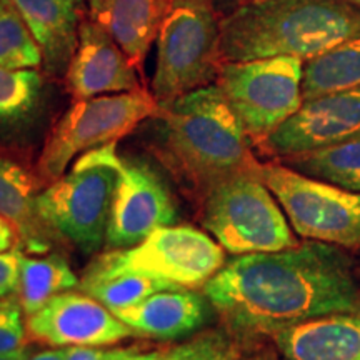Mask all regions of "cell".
<instances>
[{"mask_svg": "<svg viewBox=\"0 0 360 360\" xmlns=\"http://www.w3.org/2000/svg\"><path fill=\"white\" fill-rule=\"evenodd\" d=\"M42 77L35 69L0 67V120L22 119L39 101Z\"/></svg>", "mask_w": 360, "mask_h": 360, "instance_id": "484cf974", "label": "cell"}, {"mask_svg": "<svg viewBox=\"0 0 360 360\" xmlns=\"http://www.w3.org/2000/svg\"><path fill=\"white\" fill-rule=\"evenodd\" d=\"M27 335L51 347H105L134 332L96 297L62 292L27 315Z\"/></svg>", "mask_w": 360, "mask_h": 360, "instance_id": "4fadbf2b", "label": "cell"}, {"mask_svg": "<svg viewBox=\"0 0 360 360\" xmlns=\"http://www.w3.org/2000/svg\"><path fill=\"white\" fill-rule=\"evenodd\" d=\"M177 207L167 186L150 165L120 157L105 247L125 249L157 229L172 225Z\"/></svg>", "mask_w": 360, "mask_h": 360, "instance_id": "8fae6325", "label": "cell"}, {"mask_svg": "<svg viewBox=\"0 0 360 360\" xmlns=\"http://www.w3.org/2000/svg\"><path fill=\"white\" fill-rule=\"evenodd\" d=\"M359 34L360 8L344 0H249L220 22V58L305 62Z\"/></svg>", "mask_w": 360, "mask_h": 360, "instance_id": "7a4b0ae2", "label": "cell"}, {"mask_svg": "<svg viewBox=\"0 0 360 360\" xmlns=\"http://www.w3.org/2000/svg\"><path fill=\"white\" fill-rule=\"evenodd\" d=\"M114 314L134 335L175 340L204 330L215 310L202 290L179 287L155 292L141 302L115 310Z\"/></svg>", "mask_w": 360, "mask_h": 360, "instance_id": "9a60e30c", "label": "cell"}, {"mask_svg": "<svg viewBox=\"0 0 360 360\" xmlns=\"http://www.w3.org/2000/svg\"><path fill=\"white\" fill-rule=\"evenodd\" d=\"M30 350L27 345H24V347L15 350V352H11V354H6V355H0V360H29L30 357Z\"/></svg>", "mask_w": 360, "mask_h": 360, "instance_id": "1f68e13d", "label": "cell"}, {"mask_svg": "<svg viewBox=\"0 0 360 360\" xmlns=\"http://www.w3.org/2000/svg\"><path fill=\"white\" fill-rule=\"evenodd\" d=\"M225 265V250L192 225H165L142 242L110 249L85 270L80 283L135 274L174 287H204Z\"/></svg>", "mask_w": 360, "mask_h": 360, "instance_id": "8992f818", "label": "cell"}, {"mask_svg": "<svg viewBox=\"0 0 360 360\" xmlns=\"http://www.w3.org/2000/svg\"><path fill=\"white\" fill-rule=\"evenodd\" d=\"M120 155L114 143L79 155L67 175L37 193V210L62 240L84 254L105 245Z\"/></svg>", "mask_w": 360, "mask_h": 360, "instance_id": "5b68a950", "label": "cell"}, {"mask_svg": "<svg viewBox=\"0 0 360 360\" xmlns=\"http://www.w3.org/2000/svg\"><path fill=\"white\" fill-rule=\"evenodd\" d=\"M174 0H87L90 20L119 44L137 70L143 62Z\"/></svg>", "mask_w": 360, "mask_h": 360, "instance_id": "e0dca14e", "label": "cell"}, {"mask_svg": "<svg viewBox=\"0 0 360 360\" xmlns=\"http://www.w3.org/2000/svg\"><path fill=\"white\" fill-rule=\"evenodd\" d=\"M44 52L12 0H0V67L37 69Z\"/></svg>", "mask_w": 360, "mask_h": 360, "instance_id": "cb8c5ba5", "label": "cell"}, {"mask_svg": "<svg viewBox=\"0 0 360 360\" xmlns=\"http://www.w3.org/2000/svg\"><path fill=\"white\" fill-rule=\"evenodd\" d=\"M27 326L24 309L13 297L0 299V355H6L25 345Z\"/></svg>", "mask_w": 360, "mask_h": 360, "instance_id": "4316f807", "label": "cell"}, {"mask_svg": "<svg viewBox=\"0 0 360 360\" xmlns=\"http://www.w3.org/2000/svg\"><path fill=\"white\" fill-rule=\"evenodd\" d=\"M220 65V22L212 0H174L157 35L152 80L157 101H172L210 85Z\"/></svg>", "mask_w": 360, "mask_h": 360, "instance_id": "52a82bcc", "label": "cell"}, {"mask_svg": "<svg viewBox=\"0 0 360 360\" xmlns=\"http://www.w3.org/2000/svg\"><path fill=\"white\" fill-rule=\"evenodd\" d=\"M202 292L224 326L247 342L328 314L360 310L354 260L342 247L315 240L237 255Z\"/></svg>", "mask_w": 360, "mask_h": 360, "instance_id": "6da1fadb", "label": "cell"}, {"mask_svg": "<svg viewBox=\"0 0 360 360\" xmlns=\"http://www.w3.org/2000/svg\"><path fill=\"white\" fill-rule=\"evenodd\" d=\"M344 2H347V4H350V6H355L360 8V0H344Z\"/></svg>", "mask_w": 360, "mask_h": 360, "instance_id": "e575fe53", "label": "cell"}, {"mask_svg": "<svg viewBox=\"0 0 360 360\" xmlns=\"http://www.w3.org/2000/svg\"><path fill=\"white\" fill-rule=\"evenodd\" d=\"M360 135V89L304 101L299 110L260 142L278 159L310 154Z\"/></svg>", "mask_w": 360, "mask_h": 360, "instance_id": "7c38bea8", "label": "cell"}, {"mask_svg": "<svg viewBox=\"0 0 360 360\" xmlns=\"http://www.w3.org/2000/svg\"><path fill=\"white\" fill-rule=\"evenodd\" d=\"M20 257L19 249L0 252V299L13 297L19 292Z\"/></svg>", "mask_w": 360, "mask_h": 360, "instance_id": "83f0119b", "label": "cell"}, {"mask_svg": "<svg viewBox=\"0 0 360 360\" xmlns=\"http://www.w3.org/2000/svg\"><path fill=\"white\" fill-rule=\"evenodd\" d=\"M157 112L159 101L146 89L77 98L45 142L37 164L39 179H60L75 157L120 141Z\"/></svg>", "mask_w": 360, "mask_h": 360, "instance_id": "ba28073f", "label": "cell"}, {"mask_svg": "<svg viewBox=\"0 0 360 360\" xmlns=\"http://www.w3.org/2000/svg\"><path fill=\"white\" fill-rule=\"evenodd\" d=\"M260 165L200 193L202 227L232 255L277 252L300 244L276 195L265 186Z\"/></svg>", "mask_w": 360, "mask_h": 360, "instance_id": "277c9868", "label": "cell"}, {"mask_svg": "<svg viewBox=\"0 0 360 360\" xmlns=\"http://www.w3.org/2000/svg\"><path fill=\"white\" fill-rule=\"evenodd\" d=\"M22 245V238L19 229L11 220L0 215V252H8L19 249Z\"/></svg>", "mask_w": 360, "mask_h": 360, "instance_id": "f1b7e54d", "label": "cell"}, {"mask_svg": "<svg viewBox=\"0 0 360 360\" xmlns=\"http://www.w3.org/2000/svg\"><path fill=\"white\" fill-rule=\"evenodd\" d=\"M249 342L225 326L204 328L187 340L155 349H112L103 360H244Z\"/></svg>", "mask_w": 360, "mask_h": 360, "instance_id": "ffe728a7", "label": "cell"}, {"mask_svg": "<svg viewBox=\"0 0 360 360\" xmlns=\"http://www.w3.org/2000/svg\"><path fill=\"white\" fill-rule=\"evenodd\" d=\"M32 30L52 72L69 67L79 44L84 0H12Z\"/></svg>", "mask_w": 360, "mask_h": 360, "instance_id": "ac0fdd59", "label": "cell"}, {"mask_svg": "<svg viewBox=\"0 0 360 360\" xmlns=\"http://www.w3.org/2000/svg\"><path fill=\"white\" fill-rule=\"evenodd\" d=\"M304 60L297 57L222 62L217 84L252 141L262 142L302 105Z\"/></svg>", "mask_w": 360, "mask_h": 360, "instance_id": "30bf717a", "label": "cell"}, {"mask_svg": "<svg viewBox=\"0 0 360 360\" xmlns=\"http://www.w3.org/2000/svg\"><path fill=\"white\" fill-rule=\"evenodd\" d=\"M360 89V34L304 62V101Z\"/></svg>", "mask_w": 360, "mask_h": 360, "instance_id": "44dd1931", "label": "cell"}, {"mask_svg": "<svg viewBox=\"0 0 360 360\" xmlns=\"http://www.w3.org/2000/svg\"><path fill=\"white\" fill-rule=\"evenodd\" d=\"M260 175L297 236L342 249L360 247V193L283 164H262Z\"/></svg>", "mask_w": 360, "mask_h": 360, "instance_id": "9c48e42d", "label": "cell"}, {"mask_svg": "<svg viewBox=\"0 0 360 360\" xmlns=\"http://www.w3.org/2000/svg\"><path fill=\"white\" fill-rule=\"evenodd\" d=\"M270 339L285 360H360V310L297 323Z\"/></svg>", "mask_w": 360, "mask_h": 360, "instance_id": "2e32d148", "label": "cell"}, {"mask_svg": "<svg viewBox=\"0 0 360 360\" xmlns=\"http://www.w3.org/2000/svg\"><path fill=\"white\" fill-rule=\"evenodd\" d=\"M103 355L98 347H67V360H103Z\"/></svg>", "mask_w": 360, "mask_h": 360, "instance_id": "f546056e", "label": "cell"}, {"mask_svg": "<svg viewBox=\"0 0 360 360\" xmlns=\"http://www.w3.org/2000/svg\"><path fill=\"white\" fill-rule=\"evenodd\" d=\"M260 359H262V352H259V354H255V355H250V357H247L244 360H260Z\"/></svg>", "mask_w": 360, "mask_h": 360, "instance_id": "836d02e7", "label": "cell"}, {"mask_svg": "<svg viewBox=\"0 0 360 360\" xmlns=\"http://www.w3.org/2000/svg\"><path fill=\"white\" fill-rule=\"evenodd\" d=\"M260 360H277V357H276V354L269 352L267 350V352H262V359Z\"/></svg>", "mask_w": 360, "mask_h": 360, "instance_id": "d6a6232c", "label": "cell"}, {"mask_svg": "<svg viewBox=\"0 0 360 360\" xmlns=\"http://www.w3.org/2000/svg\"><path fill=\"white\" fill-rule=\"evenodd\" d=\"M29 360H67V347H56L52 350H44V352L30 355Z\"/></svg>", "mask_w": 360, "mask_h": 360, "instance_id": "4dcf8cb0", "label": "cell"}, {"mask_svg": "<svg viewBox=\"0 0 360 360\" xmlns=\"http://www.w3.org/2000/svg\"><path fill=\"white\" fill-rule=\"evenodd\" d=\"M80 289L85 294L96 297L98 302H102L107 309L115 312L119 309L141 302L155 292L179 289V287L143 276H135V274H124V276H115L105 278V281L80 283Z\"/></svg>", "mask_w": 360, "mask_h": 360, "instance_id": "d4e9b609", "label": "cell"}, {"mask_svg": "<svg viewBox=\"0 0 360 360\" xmlns=\"http://www.w3.org/2000/svg\"><path fill=\"white\" fill-rule=\"evenodd\" d=\"M155 119L165 159L199 193L260 165L250 137L217 84L159 102Z\"/></svg>", "mask_w": 360, "mask_h": 360, "instance_id": "3957f363", "label": "cell"}, {"mask_svg": "<svg viewBox=\"0 0 360 360\" xmlns=\"http://www.w3.org/2000/svg\"><path fill=\"white\" fill-rule=\"evenodd\" d=\"M137 69L119 44L94 20H82L79 44L67 67V87L75 98L132 92L141 87Z\"/></svg>", "mask_w": 360, "mask_h": 360, "instance_id": "5bb4252c", "label": "cell"}, {"mask_svg": "<svg viewBox=\"0 0 360 360\" xmlns=\"http://www.w3.org/2000/svg\"><path fill=\"white\" fill-rule=\"evenodd\" d=\"M80 285L79 277L60 255L20 257L19 302L25 315H32L62 292Z\"/></svg>", "mask_w": 360, "mask_h": 360, "instance_id": "7402d4cb", "label": "cell"}, {"mask_svg": "<svg viewBox=\"0 0 360 360\" xmlns=\"http://www.w3.org/2000/svg\"><path fill=\"white\" fill-rule=\"evenodd\" d=\"M282 164L309 177L360 193V135L322 150L282 159Z\"/></svg>", "mask_w": 360, "mask_h": 360, "instance_id": "603a6c76", "label": "cell"}, {"mask_svg": "<svg viewBox=\"0 0 360 360\" xmlns=\"http://www.w3.org/2000/svg\"><path fill=\"white\" fill-rule=\"evenodd\" d=\"M40 182L17 162L0 157V215L19 229L22 247L32 254H47L53 242L62 240L37 210Z\"/></svg>", "mask_w": 360, "mask_h": 360, "instance_id": "d6986e66", "label": "cell"}]
</instances>
